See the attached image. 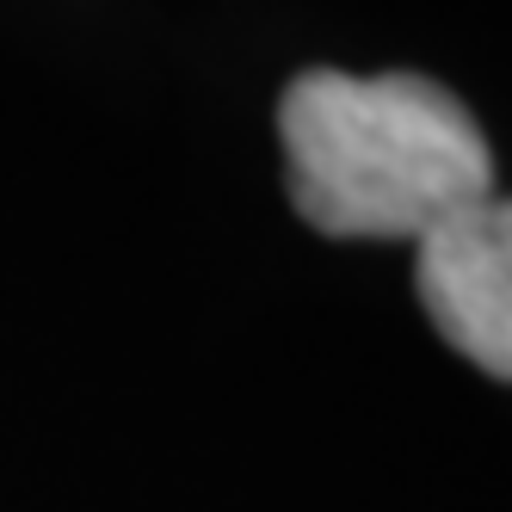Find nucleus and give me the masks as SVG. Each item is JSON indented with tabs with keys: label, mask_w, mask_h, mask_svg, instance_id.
I'll return each instance as SVG.
<instances>
[{
	"label": "nucleus",
	"mask_w": 512,
	"mask_h": 512,
	"mask_svg": "<svg viewBox=\"0 0 512 512\" xmlns=\"http://www.w3.org/2000/svg\"><path fill=\"white\" fill-rule=\"evenodd\" d=\"M420 309L457 358L512 383V198H488L414 247Z\"/></svg>",
	"instance_id": "f03ea898"
},
{
	"label": "nucleus",
	"mask_w": 512,
	"mask_h": 512,
	"mask_svg": "<svg viewBox=\"0 0 512 512\" xmlns=\"http://www.w3.org/2000/svg\"><path fill=\"white\" fill-rule=\"evenodd\" d=\"M290 210L327 241H408L494 198V149L426 75L303 68L278 99Z\"/></svg>",
	"instance_id": "f257e3e1"
}]
</instances>
